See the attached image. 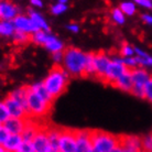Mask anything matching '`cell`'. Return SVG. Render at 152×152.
I'll return each instance as SVG.
<instances>
[{
    "label": "cell",
    "mask_w": 152,
    "mask_h": 152,
    "mask_svg": "<svg viewBox=\"0 0 152 152\" xmlns=\"http://www.w3.org/2000/svg\"><path fill=\"white\" fill-rule=\"evenodd\" d=\"M86 58H87V53L76 48H69L64 51V58L62 62L63 69L69 73V75H84Z\"/></svg>",
    "instance_id": "1"
},
{
    "label": "cell",
    "mask_w": 152,
    "mask_h": 152,
    "mask_svg": "<svg viewBox=\"0 0 152 152\" xmlns=\"http://www.w3.org/2000/svg\"><path fill=\"white\" fill-rule=\"evenodd\" d=\"M67 80H69V73L61 66H55L48 74L45 80H43V84L50 93V95L53 98H56L64 93L67 85Z\"/></svg>",
    "instance_id": "2"
},
{
    "label": "cell",
    "mask_w": 152,
    "mask_h": 152,
    "mask_svg": "<svg viewBox=\"0 0 152 152\" xmlns=\"http://www.w3.org/2000/svg\"><path fill=\"white\" fill-rule=\"evenodd\" d=\"M93 148L99 152H111L120 147V138L102 130H91Z\"/></svg>",
    "instance_id": "3"
},
{
    "label": "cell",
    "mask_w": 152,
    "mask_h": 152,
    "mask_svg": "<svg viewBox=\"0 0 152 152\" xmlns=\"http://www.w3.org/2000/svg\"><path fill=\"white\" fill-rule=\"evenodd\" d=\"M29 87V86H28ZM52 105L46 103L38 94L32 91L29 87L28 89V114L29 117H43L50 111Z\"/></svg>",
    "instance_id": "4"
},
{
    "label": "cell",
    "mask_w": 152,
    "mask_h": 152,
    "mask_svg": "<svg viewBox=\"0 0 152 152\" xmlns=\"http://www.w3.org/2000/svg\"><path fill=\"white\" fill-rule=\"evenodd\" d=\"M60 152H75L76 150V130L61 129L58 139Z\"/></svg>",
    "instance_id": "5"
},
{
    "label": "cell",
    "mask_w": 152,
    "mask_h": 152,
    "mask_svg": "<svg viewBox=\"0 0 152 152\" xmlns=\"http://www.w3.org/2000/svg\"><path fill=\"white\" fill-rule=\"evenodd\" d=\"M127 71H128V69L122 64L121 57H114V58H111L110 64H109L108 69H107L105 80H104L107 82V83L114 84Z\"/></svg>",
    "instance_id": "6"
},
{
    "label": "cell",
    "mask_w": 152,
    "mask_h": 152,
    "mask_svg": "<svg viewBox=\"0 0 152 152\" xmlns=\"http://www.w3.org/2000/svg\"><path fill=\"white\" fill-rule=\"evenodd\" d=\"M12 22H13L15 31H21V32H24L27 34L32 35L34 34L35 32L40 31L37 28V26L33 23V21L30 19L29 15H19Z\"/></svg>",
    "instance_id": "7"
},
{
    "label": "cell",
    "mask_w": 152,
    "mask_h": 152,
    "mask_svg": "<svg viewBox=\"0 0 152 152\" xmlns=\"http://www.w3.org/2000/svg\"><path fill=\"white\" fill-rule=\"evenodd\" d=\"M111 58L107 56L104 52H99V53L94 54V65H95V74L97 77L105 80V75H106L107 69L110 64Z\"/></svg>",
    "instance_id": "8"
},
{
    "label": "cell",
    "mask_w": 152,
    "mask_h": 152,
    "mask_svg": "<svg viewBox=\"0 0 152 152\" xmlns=\"http://www.w3.org/2000/svg\"><path fill=\"white\" fill-rule=\"evenodd\" d=\"M93 149L91 130H76L75 152H89Z\"/></svg>",
    "instance_id": "9"
},
{
    "label": "cell",
    "mask_w": 152,
    "mask_h": 152,
    "mask_svg": "<svg viewBox=\"0 0 152 152\" xmlns=\"http://www.w3.org/2000/svg\"><path fill=\"white\" fill-rule=\"evenodd\" d=\"M151 76L149 73L142 67H137L134 69H131V78H132L133 87L132 89H141L145 91V85L148 83Z\"/></svg>",
    "instance_id": "10"
},
{
    "label": "cell",
    "mask_w": 152,
    "mask_h": 152,
    "mask_svg": "<svg viewBox=\"0 0 152 152\" xmlns=\"http://www.w3.org/2000/svg\"><path fill=\"white\" fill-rule=\"evenodd\" d=\"M28 118L26 119H19V118H9L7 121L4 122V127L7 130L9 134H20L23 132L28 125Z\"/></svg>",
    "instance_id": "11"
},
{
    "label": "cell",
    "mask_w": 152,
    "mask_h": 152,
    "mask_svg": "<svg viewBox=\"0 0 152 152\" xmlns=\"http://www.w3.org/2000/svg\"><path fill=\"white\" fill-rule=\"evenodd\" d=\"M4 104H6V106H7V109H8V111H9V115H10V118L26 119V118L29 117L28 111L26 110L19 103H17L15 100L10 98L9 96L4 99Z\"/></svg>",
    "instance_id": "12"
},
{
    "label": "cell",
    "mask_w": 152,
    "mask_h": 152,
    "mask_svg": "<svg viewBox=\"0 0 152 152\" xmlns=\"http://www.w3.org/2000/svg\"><path fill=\"white\" fill-rule=\"evenodd\" d=\"M31 143L33 145L34 152H49V150L51 149V145L48 137V131L40 129Z\"/></svg>",
    "instance_id": "13"
},
{
    "label": "cell",
    "mask_w": 152,
    "mask_h": 152,
    "mask_svg": "<svg viewBox=\"0 0 152 152\" xmlns=\"http://www.w3.org/2000/svg\"><path fill=\"white\" fill-rule=\"evenodd\" d=\"M21 15L19 8L11 2H0V19L4 21H13V20Z\"/></svg>",
    "instance_id": "14"
},
{
    "label": "cell",
    "mask_w": 152,
    "mask_h": 152,
    "mask_svg": "<svg viewBox=\"0 0 152 152\" xmlns=\"http://www.w3.org/2000/svg\"><path fill=\"white\" fill-rule=\"evenodd\" d=\"M120 147L131 152H138L141 149V138L136 136H125L120 137Z\"/></svg>",
    "instance_id": "15"
},
{
    "label": "cell",
    "mask_w": 152,
    "mask_h": 152,
    "mask_svg": "<svg viewBox=\"0 0 152 152\" xmlns=\"http://www.w3.org/2000/svg\"><path fill=\"white\" fill-rule=\"evenodd\" d=\"M113 85L124 91H129V93H131L132 87H133L132 78H131V71L128 69V71H127L125 74H122Z\"/></svg>",
    "instance_id": "16"
},
{
    "label": "cell",
    "mask_w": 152,
    "mask_h": 152,
    "mask_svg": "<svg viewBox=\"0 0 152 152\" xmlns=\"http://www.w3.org/2000/svg\"><path fill=\"white\" fill-rule=\"evenodd\" d=\"M28 89H29L28 86L27 87H20L15 89V91H12L9 94L10 98L15 100L17 103H19L27 111H28Z\"/></svg>",
    "instance_id": "17"
},
{
    "label": "cell",
    "mask_w": 152,
    "mask_h": 152,
    "mask_svg": "<svg viewBox=\"0 0 152 152\" xmlns=\"http://www.w3.org/2000/svg\"><path fill=\"white\" fill-rule=\"evenodd\" d=\"M28 12H29V17H30V19L33 21V23L37 26V28H38L39 30L49 32L50 26H49V23H48V21H46L45 18H44L43 15H40L39 12L34 11V10H32V9H29Z\"/></svg>",
    "instance_id": "18"
},
{
    "label": "cell",
    "mask_w": 152,
    "mask_h": 152,
    "mask_svg": "<svg viewBox=\"0 0 152 152\" xmlns=\"http://www.w3.org/2000/svg\"><path fill=\"white\" fill-rule=\"evenodd\" d=\"M29 87H30V89L32 91H34L35 94H38V95L40 96L42 99H44L46 103H49V104H51V105H52L54 98L50 95V93L48 91V89L45 88V86H44L43 82H38V83L32 84V85H31V86H29Z\"/></svg>",
    "instance_id": "19"
},
{
    "label": "cell",
    "mask_w": 152,
    "mask_h": 152,
    "mask_svg": "<svg viewBox=\"0 0 152 152\" xmlns=\"http://www.w3.org/2000/svg\"><path fill=\"white\" fill-rule=\"evenodd\" d=\"M22 142V137L20 134H10L2 147H4V150L7 152H15L18 150V148L21 145Z\"/></svg>",
    "instance_id": "20"
},
{
    "label": "cell",
    "mask_w": 152,
    "mask_h": 152,
    "mask_svg": "<svg viewBox=\"0 0 152 152\" xmlns=\"http://www.w3.org/2000/svg\"><path fill=\"white\" fill-rule=\"evenodd\" d=\"M40 131V128L35 125L34 122H32L31 120L28 121V125L26 127V129L23 130V132L21 133L22 140L24 142H32V140L34 139V137L38 134V132Z\"/></svg>",
    "instance_id": "21"
},
{
    "label": "cell",
    "mask_w": 152,
    "mask_h": 152,
    "mask_svg": "<svg viewBox=\"0 0 152 152\" xmlns=\"http://www.w3.org/2000/svg\"><path fill=\"white\" fill-rule=\"evenodd\" d=\"M44 46H45L46 49H48V51H50L52 54L57 53V52H63V49H64L63 43H62L56 37H54V35H51L50 40L48 41V43H46Z\"/></svg>",
    "instance_id": "22"
},
{
    "label": "cell",
    "mask_w": 152,
    "mask_h": 152,
    "mask_svg": "<svg viewBox=\"0 0 152 152\" xmlns=\"http://www.w3.org/2000/svg\"><path fill=\"white\" fill-rule=\"evenodd\" d=\"M15 32L12 21H4L0 19V35L1 37H12Z\"/></svg>",
    "instance_id": "23"
},
{
    "label": "cell",
    "mask_w": 152,
    "mask_h": 152,
    "mask_svg": "<svg viewBox=\"0 0 152 152\" xmlns=\"http://www.w3.org/2000/svg\"><path fill=\"white\" fill-rule=\"evenodd\" d=\"M51 35L49 32H45V31H38L35 32L34 34L31 35V41L34 42L35 44H39V45H45L48 41L50 40Z\"/></svg>",
    "instance_id": "24"
},
{
    "label": "cell",
    "mask_w": 152,
    "mask_h": 152,
    "mask_svg": "<svg viewBox=\"0 0 152 152\" xmlns=\"http://www.w3.org/2000/svg\"><path fill=\"white\" fill-rule=\"evenodd\" d=\"M119 9L125 15H133L137 11V4H134V1H124L120 4Z\"/></svg>",
    "instance_id": "25"
},
{
    "label": "cell",
    "mask_w": 152,
    "mask_h": 152,
    "mask_svg": "<svg viewBox=\"0 0 152 152\" xmlns=\"http://www.w3.org/2000/svg\"><path fill=\"white\" fill-rule=\"evenodd\" d=\"M46 131H48V137H49L51 148L58 149V139H60V131H61V129L51 128V129H48Z\"/></svg>",
    "instance_id": "26"
},
{
    "label": "cell",
    "mask_w": 152,
    "mask_h": 152,
    "mask_svg": "<svg viewBox=\"0 0 152 152\" xmlns=\"http://www.w3.org/2000/svg\"><path fill=\"white\" fill-rule=\"evenodd\" d=\"M67 10V1L66 0H60L57 4H53L51 7V12L55 15H63Z\"/></svg>",
    "instance_id": "27"
},
{
    "label": "cell",
    "mask_w": 152,
    "mask_h": 152,
    "mask_svg": "<svg viewBox=\"0 0 152 152\" xmlns=\"http://www.w3.org/2000/svg\"><path fill=\"white\" fill-rule=\"evenodd\" d=\"M95 74V65H94V53H87L85 72L84 75H94Z\"/></svg>",
    "instance_id": "28"
},
{
    "label": "cell",
    "mask_w": 152,
    "mask_h": 152,
    "mask_svg": "<svg viewBox=\"0 0 152 152\" xmlns=\"http://www.w3.org/2000/svg\"><path fill=\"white\" fill-rule=\"evenodd\" d=\"M111 19L117 24H124L126 21V15L122 13L119 8H115L111 10Z\"/></svg>",
    "instance_id": "29"
},
{
    "label": "cell",
    "mask_w": 152,
    "mask_h": 152,
    "mask_svg": "<svg viewBox=\"0 0 152 152\" xmlns=\"http://www.w3.org/2000/svg\"><path fill=\"white\" fill-rule=\"evenodd\" d=\"M12 38L17 43H27L28 41L31 40V35L27 34L24 32H21V31H15L13 35H12Z\"/></svg>",
    "instance_id": "30"
},
{
    "label": "cell",
    "mask_w": 152,
    "mask_h": 152,
    "mask_svg": "<svg viewBox=\"0 0 152 152\" xmlns=\"http://www.w3.org/2000/svg\"><path fill=\"white\" fill-rule=\"evenodd\" d=\"M141 149L145 152H152V134L145 136L141 139Z\"/></svg>",
    "instance_id": "31"
},
{
    "label": "cell",
    "mask_w": 152,
    "mask_h": 152,
    "mask_svg": "<svg viewBox=\"0 0 152 152\" xmlns=\"http://www.w3.org/2000/svg\"><path fill=\"white\" fill-rule=\"evenodd\" d=\"M9 118H10V115H9L6 104L4 102H0V125H4Z\"/></svg>",
    "instance_id": "32"
},
{
    "label": "cell",
    "mask_w": 152,
    "mask_h": 152,
    "mask_svg": "<svg viewBox=\"0 0 152 152\" xmlns=\"http://www.w3.org/2000/svg\"><path fill=\"white\" fill-rule=\"evenodd\" d=\"M120 54L124 58H128V57H133L136 55L134 53V48H132L129 44H125L122 45L121 50H120Z\"/></svg>",
    "instance_id": "33"
},
{
    "label": "cell",
    "mask_w": 152,
    "mask_h": 152,
    "mask_svg": "<svg viewBox=\"0 0 152 152\" xmlns=\"http://www.w3.org/2000/svg\"><path fill=\"white\" fill-rule=\"evenodd\" d=\"M121 62H122V64L125 65L128 69H130V71L138 67V63H137V60H136V56L128 57V58H122L121 57Z\"/></svg>",
    "instance_id": "34"
},
{
    "label": "cell",
    "mask_w": 152,
    "mask_h": 152,
    "mask_svg": "<svg viewBox=\"0 0 152 152\" xmlns=\"http://www.w3.org/2000/svg\"><path fill=\"white\" fill-rule=\"evenodd\" d=\"M136 60H137L138 66H143V67H150V66H152L151 55H148V56H145V57L136 56Z\"/></svg>",
    "instance_id": "35"
},
{
    "label": "cell",
    "mask_w": 152,
    "mask_h": 152,
    "mask_svg": "<svg viewBox=\"0 0 152 152\" xmlns=\"http://www.w3.org/2000/svg\"><path fill=\"white\" fill-rule=\"evenodd\" d=\"M145 98L152 103V76L145 85Z\"/></svg>",
    "instance_id": "36"
},
{
    "label": "cell",
    "mask_w": 152,
    "mask_h": 152,
    "mask_svg": "<svg viewBox=\"0 0 152 152\" xmlns=\"http://www.w3.org/2000/svg\"><path fill=\"white\" fill-rule=\"evenodd\" d=\"M15 152H34V149H33V145L31 142H24L23 141Z\"/></svg>",
    "instance_id": "37"
},
{
    "label": "cell",
    "mask_w": 152,
    "mask_h": 152,
    "mask_svg": "<svg viewBox=\"0 0 152 152\" xmlns=\"http://www.w3.org/2000/svg\"><path fill=\"white\" fill-rule=\"evenodd\" d=\"M9 132L4 129V127L2 125H0V145H4V143L6 142L8 138H9Z\"/></svg>",
    "instance_id": "38"
},
{
    "label": "cell",
    "mask_w": 152,
    "mask_h": 152,
    "mask_svg": "<svg viewBox=\"0 0 152 152\" xmlns=\"http://www.w3.org/2000/svg\"><path fill=\"white\" fill-rule=\"evenodd\" d=\"M134 4L143 8H151L152 9V1L150 0H137V1H134Z\"/></svg>",
    "instance_id": "39"
},
{
    "label": "cell",
    "mask_w": 152,
    "mask_h": 152,
    "mask_svg": "<svg viewBox=\"0 0 152 152\" xmlns=\"http://www.w3.org/2000/svg\"><path fill=\"white\" fill-rule=\"evenodd\" d=\"M52 57H53L54 62L62 63V62H63V58H64V52H57V53L52 54Z\"/></svg>",
    "instance_id": "40"
},
{
    "label": "cell",
    "mask_w": 152,
    "mask_h": 152,
    "mask_svg": "<svg viewBox=\"0 0 152 152\" xmlns=\"http://www.w3.org/2000/svg\"><path fill=\"white\" fill-rule=\"evenodd\" d=\"M67 30H69L73 33H77L80 31V26L77 23H71V24L67 26Z\"/></svg>",
    "instance_id": "41"
},
{
    "label": "cell",
    "mask_w": 152,
    "mask_h": 152,
    "mask_svg": "<svg viewBox=\"0 0 152 152\" xmlns=\"http://www.w3.org/2000/svg\"><path fill=\"white\" fill-rule=\"evenodd\" d=\"M142 20H143L145 23H148V24H151L152 26V15H148V13L142 15Z\"/></svg>",
    "instance_id": "42"
},
{
    "label": "cell",
    "mask_w": 152,
    "mask_h": 152,
    "mask_svg": "<svg viewBox=\"0 0 152 152\" xmlns=\"http://www.w3.org/2000/svg\"><path fill=\"white\" fill-rule=\"evenodd\" d=\"M30 2H31V4H32L33 7H37V8L43 7V2H42L41 0H31Z\"/></svg>",
    "instance_id": "43"
},
{
    "label": "cell",
    "mask_w": 152,
    "mask_h": 152,
    "mask_svg": "<svg viewBox=\"0 0 152 152\" xmlns=\"http://www.w3.org/2000/svg\"><path fill=\"white\" fill-rule=\"evenodd\" d=\"M49 152H60V149H55V148H51L49 150Z\"/></svg>",
    "instance_id": "44"
},
{
    "label": "cell",
    "mask_w": 152,
    "mask_h": 152,
    "mask_svg": "<svg viewBox=\"0 0 152 152\" xmlns=\"http://www.w3.org/2000/svg\"><path fill=\"white\" fill-rule=\"evenodd\" d=\"M121 150H122L121 147H118V148H116L114 151H111V152H121Z\"/></svg>",
    "instance_id": "45"
},
{
    "label": "cell",
    "mask_w": 152,
    "mask_h": 152,
    "mask_svg": "<svg viewBox=\"0 0 152 152\" xmlns=\"http://www.w3.org/2000/svg\"><path fill=\"white\" fill-rule=\"evenodd\" d=\"M122 150H121V152H131V151H129V150H127V149H124V148H121Z\"/></svg>",
    "instance_id": "46"
},
{
    "label": "cell",
    "mask_w": 152,
    "mask_h": 152,
    "mask_svg": "<svg viewBox=\"0 0 152 152\" xmlns=\"http://www.w3.org/2000/svg\"><path fill=\"white\" fill-rule=\"evenodd\" d=\"M89 152H99V151H97V150H96V149H94V148H93V149H91V151H89Z\"/></svg>",
    "instance_id": "47"
},
{
    "label": "cell",
    "mask_w": 152,
    "mask_h": 152,
    "mask_svg": "<svg viewBox=\"0 0 152 152\" xmlns=\"http://www.w3.org/2000/svg\"><path fill=\"white\" fill-rule=\"evenodd\" d=\"M138 152H145V151H143V150H140V151H138Z\"/></svg>",
    "instance_id": "48"
},
{
    "label": "cell",
    "mask_w": 152,
    "mask_h": 152,
    "mask_svg": "<svg viewBox=\"0 0 152 152\" xmlns=\"http://www.w3.org/2000/svg\"><path fill=\"white\" fill-rule=\"evenodd\" d=\"M151 134H152V133H151Z\"/></svg>",
    "instance_id": "49"
}]
</instances>
